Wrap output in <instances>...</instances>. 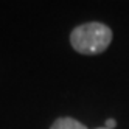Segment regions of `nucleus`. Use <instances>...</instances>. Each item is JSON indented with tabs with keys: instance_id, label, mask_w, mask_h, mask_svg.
<instances>
[{
	"instance_id": "4",
	"label": "nucleus",
	"mask_w": 129,
	"mask_h": 129,
	"mask_svg": "<svg viewBox=\"0 0 129 129\" xmlns=\"http://www.w3.org/2000/svg\"><path fill=\"white\" fill-rule=\"evenodd\" d=\"M96 129H107V127H106V126H104V127H96Z\"/></svg>"
},
{
	"instance_id": "1",
	"label": "nucleus",
	"mask_w": 129,
	"mask_h": 129,
	"mask_svg": "<svg viewBox=\"0 0 129 129\" xmlns=\"http://www.w3.org/2000/svg\"><path fill=\"white\" fill-rule=\"evenodd\" d=\"M112 42V30L110 26L101 22H87L78 25L70 33L72 48L87 56L104 53Z\"/></svg>"
},
{
	"instance_id": "3",
	"label": "nucleus",
	"mask_w": 129,
	"mask_h": 129,
	"mask_svg": "<svg viewBox=\"0 0 129 129\" xmlns=\"http://www.w3.org/2000/svg\"><path fill=\"white\" fill-rule=\"evenodd\" d=\"M115 124H117V121H115V120H112V118H109L107 121H106V127H107V129H114Z\"/></svg>"
},
{
	"instance_id": "2",
	"label": "nucleus",
	"mask_w": 129,
	"mask_h": 129,
	"mask_svg": "<svg viewBox=\"0 0 129 129\" xmlns=\"http://www.w3.org/2000/svg\"><path fill=\"white\" fill-rule=\"evenodd\" d=\"M50 129H87V126L72 117H59L51 123Z\"/></svg>"
}]
</instances>
